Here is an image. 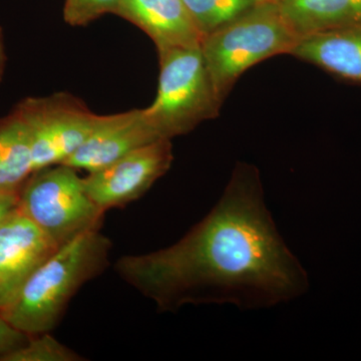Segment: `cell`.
I'll use <instances>...</instances> for the list:
<instances>
[{
  "label": "cell",
  "instance_id": "obj_20",
  "mask_svg": "<svg viewBox=\"0 0 361 361\" xmlns=\"http://www.w3.org/2000/svg\"><path fill=\"white\" fill-rule=\"evenodd\" d=\"M280 0H257V4H278Z\"/></svg>",
  "mask_w": 361,
  "mask_h": 361
},
{
  "label": "cell",
  "instance_id": "obj_3",
  "mask_svg": "<svg viewBox=\"0 0 361 361\" xmlns=\"http://www.w3.org/2000/svg\"><path fill=\"white\" fill-rule=\"evenodd\" d=\"M298 37L278 4H257L248 13L202 39L216 92L224 101L237 80L256 63L288 54Z\"/></svg>",
  "mask_w": 361,
  "mask_h": 361
},
{
  "label": "cell",
  "instance_id": "obj_9",
  "mask_svg": "<svg viewBox=\"0 0 361 361\" xmlns=\"http://www.w3.org/2000/svg\"><path fill=\"white\" fill-rule=\"evenodd\" d=\"M160 140L144 109L103 116L89 139L63 165L96 172L130 152Z\"/></svg>",
  "mask_w": 361,
  "mask_h": 361
},
{
  "label": "cell",
  "instance_id": "obj_17",
  "mask_svg": "<svg viewBox=\"0 0 361 361\" xmlns=\"http://www.w3.org/2000/svg\"><path fill=\"white\" fill-rule=\"evenodd\" d=\"M30 336L16 329L0 316V360L2 357L25 345Z\"/></svg>",
  "mask_w": 361,
  "mask_h": 361
},
{
  "label": "cell",
  "instance_id": "obj_1",
  "mask_svg": "<svg viewBox=\"0 0 361 361\" xmlns=\"http://www.w3.org/2000/svg\"><path fill=\"white\" fill-rule=\"evenodd\" d=\"M115 269L160 312L201 304L263 310L310 286L266 206L258 171L247 164L237 166L219 202L177 243L123 256Z\"/></svg>",
  "mask_w": 361,
  "mask_h": 361
},
{
  "label": "cell",
  "instance_id": "obj_18",
  "mask_svg": "<svg viewBox=\"0 0 361 361\" xmlns=\"http://www.w3.org/2000/svg\"><path fill=\"white\" fill-rule=\"evenodd\" d=\"M18 192L0 194V225L13 210L18 208Z\"/></svg>",
  "mask_w": 361,
  "mask_h": 361
},
{
  "label": "cell",
  "instance_id": "obj_16",
  "mask_svg": "<svg viewBox=\"0 0 361 361\" xmlns=\"http://www.w3.org/2000/svg\"><path fill=\"white\" fill-rule=\"evenodd\" d=\"M122 0H66L63 20L71 26L89 25L106 13H116Z\"/></svg>",
  "mask_w": 361,
  "mask_h": 361
},
{
  "label": "cell",
  "instance_id": "obj_14",
  "mask_svg": "<svg viewBox=\"0 0 361 361\" xmlns=\"http://www.w3.org/2000/svg\"><path fill=\"white\" fill-rule=\"evenodd\" d=\"M202 39L248 13L257 0H183Z\"/></svg>",
  "mask_w": 361,
  "mask_h": 361
},
{
  "label": "cell",
  "instance_id": "obj_11",
  "mask_svg": "<svg viewBox=\"0 0 361 361\" xmlns=\"http://www.w3.org/2000/svg\"><path fill=\"white\" fill-rule=\"evenodd\" d=\"M289 54L361 82V27L336 28L299 37Z\"/></svg>",
  "mask_w": 361,
  "mask_h": 361
},
{
  "label": "cell",
  "instance_id": "obj_13",
  "mask_svg": "<svg viewBox=\"0 0 361 361\" xmlns=\"http://www.w3.org/2000/svg\"><path fill=\"white\" fill-rule=\"evenodd\" d=\"M32 172L30 134L13 110L0 116V194L20 191Z\"/></svg>",
  "mask_w": 361,
  "mask_h": 361
},
{
  "label": "cell",
  "instance_id": "obj_4",
  "mask_svg": "<svg viewBox=\"0 0 361 361\" xmlns=\"http://www.w3.org/2000/svg\"><path fill=\"white\" fill-rule=\"evenodd\" d=\"M158 54V92L144 111L159 137L172 140L215 118L223 101L214 87L201 45L161 49Z\"/></svg>",
  "mask_w": 361,
  "mask_h": 361
},
{
  "label": "cell",
  "instance_id": "obj_10",
  "mask_svg": "<svg viewBox=\"0 0 361 361\" xmlns=\"http://www.w3.org/2000/svg\"><path fill=\"white\" fill-rule=\"evenodd\" d=\"M115 14L141 28L158 51L201 45V33L183 0H122Z\"/></svg>",
  "mask_w": 361,
  "mask_h": 361
},
{
  "label": "cell",
  "instance_id": "obj_2",
  "mask_svg": "<svg viewBox=\"0 0 361 361\" xmlns=\"http://www.w3.org/2000/svg\"><path fill=\"white\" fill-rule=\"evenodd\" d=\"M111 249V240L99 230L61 247L37 268L0 316L27 336L51 332L82 285L108 267Z\"/></svg>",
  "mask_w": 361,
  "mask_h": 361
},
{
  "label": "cell",
  "instance_id": "obj_5",
  "mask_svg": "<svg viewBox=\"0 0 361 361\" xmlns=\"http://www.w3.org/2000/svg\"><path fill=\"white\" fill-rule=\"evenodd\" d=\"M18 207L59 248L99 231L106 214L90 198L78 170L66 165L32 172L18 191Z\"/></svg>",
  "mask_w": 361,
  "mask_h": 361
},
{
  "label": "cell",
  "instance_id": "obj_6",
  "mask_svg": "<svg viewBox=\"0 0 361 361\" xmlns=\"http://www.w3.org/2000/svg\"><path fill=\"white\" fill-rule=\"evenodd\" d=\"M13 110L30 134L33 172L65 164L89 139L103 118L68 92L26 97Z\"/></svg>",
  "mask_w": 361,
  "mask_h": 361
},
{
  "label": "cell",
  "instance_id": "obj_8",
  "mask_svg": "<svg viewBox=\"0 0 361 361\" xmlns=\"http://www.w3.org/2000/svg\"><path fill=\"white\" fill-rule=\"evenodd\" d=\"M59 247L20 209L0 225V313Z\"/></svg>",
  "mask_w": 361,
  "mask_h": 361
},
{
  "label": "cell",
  "instance_id": "obj_7",
  "mask_svg": "<svg viewBox=\"0 0 361 361\" xmlns=\"http://www.w3.org/2000/svg\"><path fill=\"white\" fill-rule=\"evenodd\" d=\"M171 140H160L130 152L82 178L85 191L102 210L121 208L141 198L172 165Z\"/></svg>",
  "mask_w": 361,
  "mask_h": 361
},
{
  "label": "cell",
  "instance_id": "obj_12",
  "mask_svg": "<svg viewBox=\"0 0 361 361\" xmlns=\"http://www.w3.org/2000/svg\"><path fill=\"white\" fill-rule=\"evenodd\" d=\"M278 6L298 39L323 30L361 27V0H280Z\"/></svg>",
  "mask_w": 361,
  "mask_h": 361
},
{
  "label": "cell",
  "instance_id": "obj_19",
  "mask_svg": "<svg viewBox=\"0 0 361 361\" xmlns=\"http://www.w3.org/2000/svg\"><path fill=\"white\" fill-rule=\"evenodd\" d=\"M7 63V52L6 45V37H4V30L0 26V84L4 80V73H6Z\"/></svg>",
  "mask_w": 361,
  "mask_h": 361
},
{
  "label": "cell",
  "instance_id": "obj_15",
  "mask_svg": "<svg viewBox=\"0 0 361 361\" xmlns=\"http://www.w3.org/2000/svg\"><path fill=\"white\" fill-rule=\"evenodd\" d=\"M85 360L73 349L56 341L49 332L30 336L25 345L0 361H80Z\"/></svg>",
  "mask_w": 361,
  "mask_h": 361
}]
</instances>
